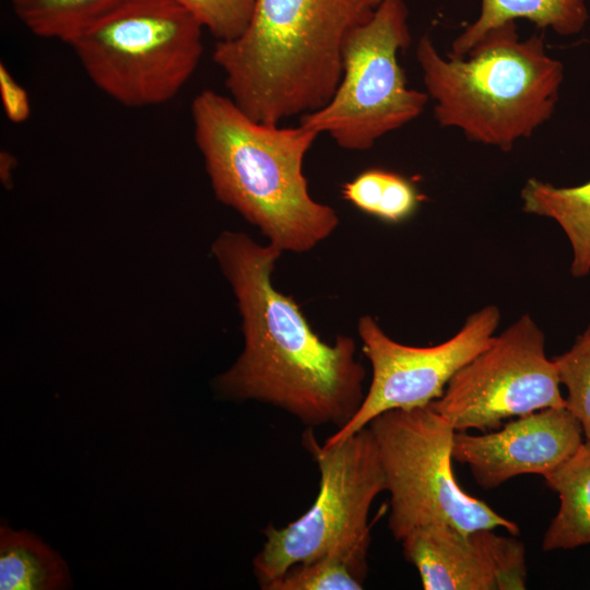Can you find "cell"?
<instances>
[{
    "label": "cell",
    "instance_id": "6da1fadb",
    "mask_svg": "<svg viewBox=\"0 0 590 590\" xmlns=\"http://www.w3.org/2000/svg\"><path fill=\"white\" fill-rule=\"evenodd\" d=\"M211 252L234 292L244 335L241 354L215 380L217 391L272 404L307 426L343 427L365 396L354 340L323 342L295 299L275 290L271 274L283 251L273 244L224 231Z\"/></svg>",
    "mask_w": 590,
    "mask_h": 590
},
{
    "label": "cell",
    "instance_id": "7a4b0ae2",
    "mask_svg": "<svg viewBox=\"0 0 590 590\" xmlns=\"http://www.w3.org/2000/svg\"><path fill=\"white\" fill-rule=\"evenodd\" d=\"M196 145L216 199L282 251L306 252L339 225L310 196L303 163L318 133L246 115L229 96L201 91L192 101Z\"/></svg>",
    "mask_w": 590,
    "mask_h": 590
},
{
    "label": "cell",
    "instance_id": "3957f363",
    "mask_svg": "<svg viewBox=\"0 0 590 590\" xmlns=\"http://www.w3.org/2000/svg\"><path fill=\"white\" fill-rule=\"evenodd\" d=\"M380 0H255L246 31L216 42L212 58L233 102L250 118L279 126L324 106L343 72L351 32Z\"/></svg>",
    "mask_w": 590,
    "mask_h": 590
},
{
    "label": "cell",
    "instance_id": "277c9868",
    "mask_svg": "<svg viewBox=\"0 0 590 590\" xmlns=\"http://www.w3.org/2000/svg\"><path fill=\"white\" fill-rule=\"evenodd\" d=\"M415 56L435 120L472 142L510 151L558 103L563 63L547 54L543 33L522 39L516 22L491 30L463 56H442L423 35Z\"/></svg>",
    "mask_w": 590,
    "mask_h": 590
},
{
    "label": "cell",
    "instance_id": "5b68a950",
    "mask_svg": "<svg viewBox=\"0 0 590 590\" xmlns=\"http://www.w3.org/2000/svg\"><path fill=\"white\" fill-rule=\"evenodd\" d=\"M199 21L174 0H123L68 45L93 84L117 103L173 99L202 56Z\"/></svg>",
    "mask_w": 590,
    "mask_h": 590
},
{
    "label": "cell",
    "instance_id": "8992f818",
    "mask_svg": "<svg viewBox=\"0 0 590 590\" xmlns=\"http://www.w3.org/2000/svg\"><path fill=\"white\" fill-rule=\"evenodd\" d=\"M367 427L390 495L388 527L394 539L434 524L463 532L503 528L519 534L516 522L460 487L452 470L456 430L430 403L384 412Z\"/></svg>",
    "mask_w": 590,
    "mask_h": 590
},
{
    "label": "cell",
    "instance_id": "52a82bcc",
    "mask_svg": "<svg viewBox=\"0 0 590 590\" xmlns=\"http://www.w3.org/2000/svg\"><path fill=\"white\" fill-rule=\"evenodd\" d=\"M408 17L405 0H380L373 16L346 39L333 96L299 117V125L329 135L344 150L366 151L420 117L429 96L408 86L399 62L412 42Z\"/></svg>",
    "mask_w": 590,
    "mask_h": 590
},
{
    "label": "cell",
    "instance_id": "ba28073f",
    "mask_svg": "<svg viewBox=\"0 0 590 590\" xmlns=\"http://www.w3.org/2000/svg\"><path fill=\"white\" fill-rule=\"evenodd\" d=\"M302 440L319 469L318 495L295 521L280 529L269 524L263 531L266 542L253 559L262 589L291 566L331 552L367 555L368 512L374 499L386 491L377 447L367 426L332 447L320 446L312 429H307Z\"/></svg>",
    "mask_w": 590,
    "mask_h": 590
},
{
    "label": "cell",
    "instance_id": "9c48e42d",
    "mask_svg": "<svg viewBox=\"0 0 590 590\" xmlns=\"http://www.w3.org/2000/svg\"><path fill=\"white\" fill-rule=\"evenodd\" d=\"M545 337L522 315L450 379L430 405L456 432L498 429L504 420L548 408H565Z\"/></svg>",
    "mask_w": 590,
    "mask_h": 590
},
{
    "label": "cell",
    "instance_id": "30bf717a",
    "mask_svg": "<svg viewBox=\"0 0 590 590\" xmlns=\"http://www.w3.org/2000/svg\"><path fill=\"white\" fill-rule=\"evenodd\" d=\"M499 321V309L487 305L471 314L447 341L417 347L389 338L373 317H361L357 330L371 365V381L352 418L322 446L345 440L384 412L425 406L439 399L455 374L489 345Z\"/></svg>",
    "mask_w": 590,
    "mask_h": 590
},
{
    "label": "cell",
    "instance_id": "8fae6325",
    "mask_svg": "<svg viewBox=\"0 0 590 590\" xmlns=\"http://www.w3.org/2000/svg\"><path fill=\"white\" fill-rule=\"evenodd\" d=\"M493 530L420 527L401 540L403 555L417 569L425 590L526 589L524 544Z\"/></svg>",
    "mask_w": 590,
    "mask_h": 590
},
{
    "label": "cell",
    "instance_id": "7c38bea8",
    "mask_svg": "<svg viewBox=\"0 0 590 590\" xmlns=\"http://www.w3.org/2000/svg\"><path fill=\"white\" fill-rule=\"evenodd\" d=\"M585 441L581 426L565 408L517 416L496 432H456L452 459L469 465L479 486L488 491L521 474L546 475Z\"/></svg>",
    "mask_w": 590,
    "mask_h": 590
},
{
    "label": "cell",
    "instance_id": "4fadbf2b",
    "mask_svg": "<svg viewBox=\"0 0 590 590\" xmlns=\"http://www.w3.org/2000/svg\"><path fill=\"white\" fill-rule=\"evenodd\" d=\"M520 19L542 31L573 36L589 20L587 0H481L479 16L452 40L449 54L463 56L491 30Z\"/></svg>",
    "mask_w": 590,
    "mask_h": 590
},
{
    "label": "cell",
    "instance_id": "5bb4252c",
    "mask_svg": "<svg viewBox=\"0 0 590 590\" xmlns=\"http://www.w3.org/2000/svg\"><path fill=\"white\" fill-rule=\"evenodd\" d=\"M559 498V507L550 522L542 550H574L590 544V441L543 476Z\"/></svg>",
    "mask_w": 590,
    "mask_h": 590
},
{
    "label": "cell",
    "instance_id": "9a60e30c",
    "mask_svg": "<svg viewBox=\"0 0 590 590\" xmlns=\"http://www.w3.org/2000/svg\"><path fill=\"white\" fill-rule=\"evenodd\" d=\"M520 198L526 213L554 220L567 236L571 250V274L590 272V180L574 187H557L536 178L523 185Z\"/></svg>",
    "mask_w": 590,
    "mask_h": 590
},
{
    "label": "cell",
    "instance_id": "2e32d148",
    "mask_svg": "<svg viewBox=\"0 0 590 590\" xmlns=\"http://www.w3.org/2000/svg\"><path fill=\"white\" fill-rule=\"evenodd\" d=\"M69 583L67 565L56 552L30 532L1 526V590H56Z\"/></svg>",
    "mask_w": 590,
    "mask_h": 590
},
{
    "label": "cell",
    "instance_id": "e0dca14e",
    "mask_svg": "<svg viewBox=\"0 0 590 590\" xmlns=\"http://www.w3.org/2000/svg\"><path fill=\"white\" fill-rule=\"evenodd\" d=\"M123 0H11L19 21L34 35L69 44Z\"/></svg>",
    "mask_w": 590,
    "mask_h": 590
},
{
    "label": "cell",
    "instance_id": "ac0fdd59",
    "mask_svg": "<svg viewBox=\"0 0 590 590\" xmlns=\"http://www.w3.org/2000/svg\"><path fill=\"white\" fill-rule=\"evenodd\" d=\"M366 555L343 551L291 566L266 590H361Z\"/></svg>",
    "mask_w": 590,
    "mask_h": 590
},
{
    "label": "cell",
    "instance_id": "d6986e66",
    "mask_svg": "<svg viewBox=\"0 0 590 590\" xmlns=\"http://www.w3.org/2000/svg\"><path fill=\"white\" fill-rule=\"evenodd\" d=\"M553 362L567 390L566 408L579 422L585 440L590 441V326Z\"/></svg>",
    "mask_w": 590,
    "mask_h": 590
},
{
    "label": "cell",
    "instance_id": "ffe728a7",
    "mask_svg": "<svg viewBox=\"0 0 590 590\" xmlns=\"http://www.w3.org/2000/svg\"><path fill=\"white\" fill-rule=\"evenodd\" d=\"M190 12L216 42L238 38L247 28L255 0H174Z\"/></svg>",
    "mask_w": 590,
    "mask_h": 590
},
{
    "label": "cell",
    "instance_id": "44dd1931",
    "mask_svg": "<svg viewBox=\"0 0 590 590\" xmlns=\"http://www.w3.org/2000/svg\"><path fill=\"white\" fill-rule=\"evenodd\" d=\"M421 196L416 187L402 175L388 170L376 217L400 223L417 209Z\"/></svg>",
    "mask_w": 590,
    "mask_h": 590
},
{
    "label": "cell",
    "instance_id": "7402d4cb",
    "mask_svg": "<svg viewBox=\"0 0 590 590\" xmlns=\"http://www.w3.org/2000/svg\"><path fill=\"white\" fill-rule=\"evenodd\" d=\"M388 170L370 168L343 186V198L358 210L376 216Z\"/></svg>",
    "mask_w": 590,
    "mask_h": 590
},
{
    "label": "cell",
    "instance_id": "603a6c76",
    "mask_svg": "<svg viewBox=\"0 0 590 590\" xmlns=\"http://www.w3.org/2000/svg\"><path fill=\"white\" fill-rule=\"evenodd\" d=\"M0 96L5 117L11 122L23 123L28 119L30 96L3 63L0 64Z\"/></svg>",
    "mask_w": 590,
    "mask_h": 590
},
{
    "label": "cell",
    "instance_id": "cb8c5ba5",
    "mask_svg": "<svg viewBox=\"0 0 590 590\" xmlns=\"http://www.w3.org/2000/svg\"><path fill=\"white\" fill-rule=\"evenodd\" d=\"M13 164H14V157L9 152L4 151L1 153V173H2V180L4 182L10 180V173L13 170Z\"/></svg>",
    "mask_w": 590,
    "mask_h": 590
},
{
    "label": "cell",
    "instance_id": "d4e9b609",
    "mask_svg": "<svg viewBox=\"0 0 590 590\" xmlns=\"http://www.w3.org/2000/svg\"><path fill=\"white\" fill-rule=\"evenodd\" d=\"M590 326V324H589Z\"/></svg>",
    "mask_w": 590,
    "mask_h": 590
}]
</instances>
